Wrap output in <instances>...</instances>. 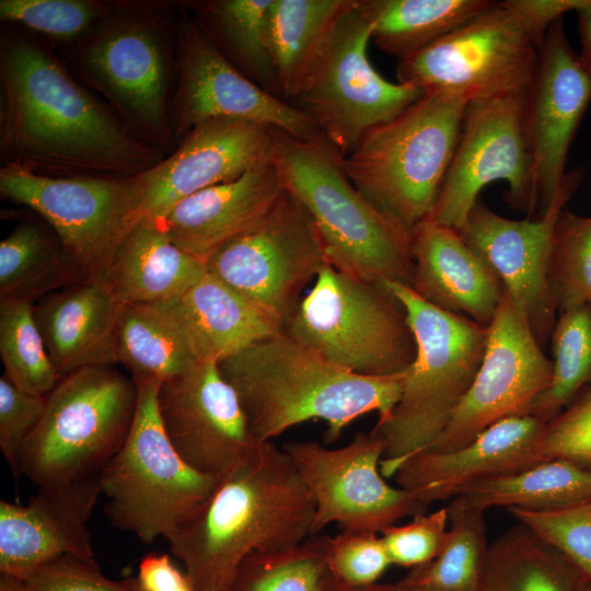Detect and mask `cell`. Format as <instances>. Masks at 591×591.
Here are the masks:
<instances>
[{
    "mask_svg": "<svg viewBox=\"0 0 591 591\" xmlns=\"http://www.w3.org/2000/svg\"><path fill=\"white\" fill-rule=\"evenodd\" d=\"M235 391L250 429L266 443L309 420H323L326 440L372 412L386 420L397 404L404 372L358 374L325 358L283 331L258 340L218 363Z\"/></svg>",
    "mask_w": 591,
    "mask_h": 591,
    "instance_id": "3957f363",
    "label": "cell"
},
{
    "mask_svg": "<svg viewBox=\"0 0 591 591\" xmlns=\"http://www.w3.org/2000/svg\"><path fill=\"white\" fill-rule=\"evenodd\" d=\"M324 138L273 128L271 161L285 188L309 213L334 268L371 282L412 287L410 231L367 199Z\"/></svg>",
    "mask_w": 591,
    "mask_h": 591,
    "instance_id": "277c9868",
    "label": "cell"
},
{
    "mask_svg": "<svg viewBox=\"0 0 591 591\" xmlns=\"http://www.w3.org/2000/svg\"><path fill=\"white\" fill-rule=\"evenodd\" d=\"M590 103L591 76L559 19L545 35L525 90L538 216L548 209L567 174L568 152Z\"/></svg>",
    "mask_w": 591,
    "mask_h": 591,
    "instance_id": "ffe728a7",
    "label": "cell"
},
{
    "mask_svg": "<svg viewBox=\"0 0 591 591\" xmlns=\"http://www.w3.org/2000/svg\"><path fill=\"white\" fill-rule=\"evenodd\" d=\"M542 456L567 460L591 472V385L546 422Z\"/></svg>",
    "mask_w": 591,
    "mask_h": 591,
    "instance_id": "bcb514c9",
    "label": "cell"
},
{
    "mask_svg": "<svg viewBox=\"0 0 591 591\" xmlns=\"http://www.w3.org/2000/svg\"><path fill=\"white\" fill-rule=\"evenodd\" d=\"M90 71L121 107L159 140L170 136L163 57L153 35L125 25L103 33L86 53Z\"/></svg>",
    "mask_w": 591,
    "mask_h": 591,
    "instance_id": "83f0119b",
    "label": "cell"
},
{
    "mask_svg": "<svg viewBox=\"0 0 591 591\" xmlns=\"http://www.w3.org/2000/svg\"><path fill=\"white\" fill-rule=\"evenodd\" d=\"M549 384L533 402L530 415L548 422L591 385V305L558 314L552 336Z\"/></svg>",
    "mask_w": 591,
    "mask_h": 591,
    "instance_id": "74e56055",
    "label": "cell"
},
{
    "mask_svg": "<svg viewBox=\"0 0 591 591\" xmlns=\"http://www.w3.org/2000/svg\"><path fill=\"white\" fill-rule=\"evenodd\" d=\"M580 38V59L591 76V2L576 12Z\"/></svg>",
    "mask_w": 591,
    "mask_h": 591,
    "instance_id": "816d5d0a",
    "label": "cell"
},
{
    "mask_svg": "<svg viewBox=\"0 0 591 591\" xmlns=\"http://www.w3.org/2000/svg\"><path fill=\"white\" fill-rule=\"evenodd\" d=\"M273 128L248 120L216 118L189 130L178 149L128 177L139 220L161 222L182 200L239 178L271 161Z\"/></svg>",
    "mask_w": 591,
    "mask_h": 591,
    "instance_id": "ac0fdd59",
    "label": "cell"
},
{
    "mask_svg": "<svg viewBox=\"0 0 591 591\" xmlns=\"http://www.w3.org/2000/svg\"><path fill=\"white\" fill-rule=\"evenodd\" d=\"M282 449L314 498V534L329 523L379 533L404 517L427 511L412 493L384 480V443L373 431L357 432L340 448L289 441Z\"/></svg>",
    "mask_w": 591,
    "mask_h": 591,
    "instance_id": "9a60e30c",
    "label": "cell"
},
{
    "mask_svg": "<svg viewBox=\"0 0 591 591\" xmlns=\"http://www.w3.org/2000/svg\"><path fill=\"white\" fill-rule=\"evenodd\" d=\"M584 172L581 166L567 172L553 202L536 219L505 218L479 199L457 230L497 275L542 347L549 341L558 314L548 283L553 231Z\"/></svg>",
    "mask_w": 591,
    "mask_h": 591,
    "instance_id": "e0dca14e",
    "label": "cell"
},
{
    "mask_svg": "<svg viewBox=\"0 0 591 591\" xmlns=\"http://www.w3.org/2000/svg\"><path fill=\"white\" fill-rule=\"evenodd\" d=\"M34 303L0 300V357L3 376L22 392L46 396L61 379L37 326Z\"/></svg>",
    "mask_w": 591,
    "mask_h": 591,
    "instance_id": "f35d334b",
    "label": "cell"
},
{
    "mask_svg": "<svg viewBox=\"0 0 591 591\" xmlns=\"http://www.w3.org/2000/svg\"><path fill=\"white\" fill-rule=\"evenodd\" d=\"M101 14V5L82 0H1L2 21L68 38L84 32Z\"/></svg>",
    "mask_w": 591,
    "mask_h": 591,
    "instance_id": "7bdbcfd3",
    "label": "cell"
},
{
    "mask_svg": "<svg viewBox=\"0 0 591 591\" xmlns=\"http://www.w3.org/2000/svg\"><path fill=\"white\" fill-rule=\"evenodd\" d=\"M448 506L430 513H419L404 525H391L382 540L391 563L403 567H418L432 560L448 536Z\"/></svg>",
    "mask_w": 591,
    "mask_h": 591,
    "instance_id": "f6af8a7d",
    "label": "cell"
},
{
    "mask_svg": "<svg viewBox=\"0 0 591 591\" xmlns=\"http://www.w3.org/2000/svg\"><path fill=\"white\" fill-rule=\"evenodd\" d=\"M0 591H33L27 583L18 577L0 573Z\"/></svg>",
    "mask_w": 591,
    "mask_h": 591,
    "instance_id": "db71d44e",
    "label": "cell"
},
{
    "mask_svg": "<svg viewBox=\"0 0 591 591\" xmlns=\"http://www.w3.org/2000/svg\"><path fill=\"white\" fill-rule=\"evenodd\" d=\"M1 196L39 213L84 280H104L129 231L140 221L127 178L49 176L9 162Z\"/></svg>",
    "mask_w": 591,
    "mask_h": 591,
    "instance_id": "4fadbf2b",
    "label": "cell"
},
{
    "mask_svg": "<svg viewBox=\"0 0 591 591\" xmlns=\"http://www.w3.org/2000/svg\"><path fill=\"white\" fill-rule=\"evenodd\" d=\"M552 372L553 361L505 293L488 326L485 354L473 384L440 436L422 450L453 451L499 420L529 415L533 402L549 384Z\"/></svg>",
    "mask_w": 591,
    "mask_h": 591,
    "instance_id": "2e32d148",
    "label": "cell"
},
{
    "mask_svg": "<svg viewBox=\"0 0 591 591\" xmlns=\"http://www.w3.org/2000/svg\"><path fill=\"white\" fill-rule=\"evenodd\" d=\"M373 22L371 0H359L339 22L305 90L290 103L343 158L370 129L391 120L424 94L413 84L386 80L372 66L368 46Z\"/></svg>",
    "mask_w": 591,
    "mask_h": 591,
    "instance_id": "30bf717a",
    "label": "cell"
},
{
    "mask_svg": "<svg viewBox=\"0 0 591 591\" xmlns=\"http://www.w3.org/2000/svg\"><path fill=\"white\" fill-rule=\"evenodd\" d=\"M116 357L131 378H151L160 383L197 362L178 324L161 303L123 304Z\"/></svg>",
    "mask_w": 591,
    "mask_h": 591,
    "instance_id": "d6a6232c",
    "label": "cell"
},
{
    "mask_svg": "<svg viewBox=\"0 0 591 591\" xmlns=\"http://www.w3.org/2000/svg\"><path fill=\"white\" fill-rule=\"evenodd\" d=\"M181 78L177 132L216 118H234L282 130L301 139L323 138L292 104L245 77L189 18L178 35Z\"/></svg>",
    "mask_w": 591,
    "mask_h": 591,
    "instance_id": "44dd1931",
    "label": "cell"
},
{
    "mask_svg": "<svg viewBox=\"0 0 591 591\" xmlns=\"http://www.w3.org/2000/svg\"><path fill=\"white\" fill-rule=\"evenodd\" d=\"M38 488L26 505L0 500V573L24 579L63 555L95 560L88 522L102 494L99 474Z\"/></svg>",
    "mask_w": 591,
    "mask_h": 591,
    "instance_id": "7402d4cb",
    "label": "cell"
},
{
    "mask_svg": "<svg viewBox=\"0 0 591 591\" xmlns=\"http://www.w3.org/2000/svg\"><path fill=\"white\" fill-rule=\"evenodd\" d=\"M381 285L404 306L416 344L397 404L371 430L384 443L380 471L391 477L449 424L480 367L488 327L429 304L406 285Z\"/></svg>",
    "mask_w": 591,
    "mask_h": 591,
    "instance_id": "5b68a950",
    "label": "cell"
},
{
    "mask_svg": "<svg viewBox=\"0 0 591 591\" xmlns=\"http://www.w3.org/2000/svg\"><path fill=\"white\" fill-rule=\"evenodd\" d=\"M359 0H273L267 39L279 96L291 103L308 86L341 19Z\"/></svg>",
    "mask_w": 591,
    "mask_h": 591,
    "instance_id": "f546056e",
    "label": "cell"
},
{
    "mask_svg": "<svg viewBox=\"0 0 591 591\" xmlns=\"http://www.w3.org/2000/svg\"><path fill=\"white\" fill-rule=\"evenodd\" d=\"M131 379L138 391L134 422L121 449L99 477L111 524L150 544L195 517L221 476L197 472L173 448L158 412L160 382Z\"/></svg>",
    "mask_w": 591,
    "mask_h": 591,
    "instance_id": "ba28073f",
    "label": "cell"
},
{
    "mask_svg": "<svg viewBox=\"0 0 591 591\" xmlns=\"http://www.w3.org/2000/svg\"><path fill=\"white\" fill-rule=\"evenodd\" d=\"M525 90L467 104L432 219L460 230L483 188L497 181L507 184V202L531 218L538 200L525 127Z\"/></svg>",
    "mask_w": 591,
    "mask_h": 591,
    "instance_id": "8fae6325",
    "label": "cell"
},
{
    "mask_svg": "<svg viewBox=\"0 0 591 591\" xmlns=\"http://www.w3.org/2000/svg\"><path fill=\"white\" fill-rule=\"evenodd\" d=\"M541 46L501 1L422 50L398 59L397 82L467 103L524 91Z\"/></svg>",
    "mask_w": 591,
    "mask_h": 591,
    "instance_id": "7c38bea8",
    "label": "cell"
},
{
    "mask_svg": "<svg viewBox=\"0 0 591 591\" xmlns=\"http://www.w3.org/2000/svg\"><path fill=\"white\" fill-rule=\"evenodd\" d=\"M322 591H391V584L350 586L336 579L327 569Z\"/></svg>",
    "mask_w": 591,
    "mask_h": 591,
    "instance_id": "f5cc1de1",
    "label": "cell"
},
{
    "mask_svg": "<svg viewBox=\"0 0 591 591\" xmlns=\"http://www.w3.org/2000/svg\"><path fill=\"white\" fill-rule=\"evenodd\" d=\"M545 425L530 414L508 417L462 448L448 452L421 450L398 467L396 483L427 507L454 498L470 486L543 461Z\"/></svg>",
    "mask_w": 591,
    "mask_h": 591,
    "instance_id": "603a6c76",
    "label": "cell"
},
{
    "mask_svg": "<svg viewBox=\"0 0 591 591\" xmlns=\"http://www.w3.org/2000/svg\"><path fill=\"white\" fill-rule=\"evenodd\" d=\"M283 189L281 177L269 161L236 179L187 197L161 224L176 246L207 263L221 246L256 224Z\"/></svg>",
    "mask_w": 591,
    "mask_h": 591,
    "instance_id": "d4e9b609",
    "label": "cell"
},
{
    "mask_svg": "<svg viewBox=\"0 0 591 591\" xmlns=\"http://www.w3.org/2000/svg\"><path fill=\"white\" fill-rule=\"evenodd\" d=\"M328 265L318 233L304 207L286 188L251 229L207 260L210 274L283 325L303 288Z\"/></svg>",
    "mask_w": 591,
    "mask_h": 591,
    "instance_id": "5bb4252c",
    "label": "cell"
},
{
    "mask_svg": "<svg viewBox=\"0 0 591 591\" xmlns=\"http://www.w3.org/2000/svg\"><path fill=\"white\" fill-rule=\"evenodd\" d=\"M501 2L542 46L547 31L556 21L563 19L569 11L576 13L591 0H505Z\"/></svg>",
    "mask_w": 591,
    "mask_h": 591,
    "instance_id": "681fc988",
    "label": "cell"
},
{
    "mask_svg": "<svg viewBox=\"0 0 591 591\" xmlns=\"http://www.w3.org/2000/svg\"><path fill=\"white\" fill-rule=\"evenodd\" d=\"M207 263L176 246L161 222L142 219L118 246L104 281L123 303L175 299L206 273Z\"/></svg>",
    "mask_w": 591,
    "mask_h": 591,
    "instance_id": "f1b7e54d",
    "label": "cell"
},
{
    "mask_svg": "<svg viewBox=\"0 0 591 591\" xmlns=\"http://www.w3.org/2000/svg\"><path fill=\"white\" fill-rule=\"evenodd\" d=\"M185 335L198 362L227 359L283 331V322L207 273L179 297L160 302Z\"/></svg>",
    "mask_w": 591,
    "mask_h": 591,
    "instance_id": "4316f807",
    "label": "cell"
},
{
    "mask_svg": "<svg viewBox=\"0 0 591 591\" xmlns=\"http://www.w3.org/2000/svg\"><path fill=\"white\" fill-rule=\"evenodd\" d=\"M467 104L424 92L360 139L343 159L347 176L367 199L410 231L432 212Z\"/></svg>",
    "mask_w": 591,
    "mask_h": 591,
    "instance_id": "8992f818",
    "label": "cell"
},
{
    "mask_svg": "<svg viewBox=\"0 0 591 591\" xmlns=\"http://www.w3.org/2000/svg\"><path fill=\"white\" fill-rule=\"evenodd\" d=\"M141 591H195L186 573L181 572L166 554H148L137 577Z\"/></svg>",
    "mask_w": 591,
    "mask_h": 591,
    "instance_id": "f907efd6",
    "label": "cell"
},
{
    "mask_svg": "<svg viewBox=\"0 0 591 591\" xmlns=\"http://www.w3.org/2000/svg\"><path fill=\"white\" fill-rule=\"evenodd\" d=\"M33 591H141L137 578L109 579L96 560L60 556L23 579Z\"/></svg>",
    "mask_w": 591,
    "mask_h": 591,
    "instance_id": "7dc6e473",
    "label": "cell"
},
{
    "mask_svg": "<svg viewBox=\"0 0 591 591\" xmlns=\"http://www.w3.org/2000/svg\"><path fill=\"white\" fill-rule=\"evenodd\" d=\"M314 519V498L291 457L269 441L222 475L199 512L165 540L195 591H227L247 555L303 543Z\"/></svg>",
    "mask_w": 591,
    "mask_h": 591,
    "instance_id": "7a4b0ae2",
    "label": "cell"
},
{
    "mask_svg": "<svg viewBox=\"0 0 591 591\" xmlns=\"http://www.w3.org/2000/svg\"><path fill=\"white\" fill-rule=\"evenodd\" d=\"M517 521L561 552L591 581V498L559 509H507Z\"/></svg>",
    "mask_w": 591,
    "mask_h": 591,
    "instance_id": "b9f144b4",
    "label": "cell"
},
{
    "mask_svg": "<svg viewBox=\"0 0 591 591\" xmlns=\"http://www.w3.org/2000/svg\"><path fill=\"white\" fill-rule=\"evenodd\" d=\"M449 530L443 547L430 561L410 568L395 584L405 591H477L488 543L485 511L462 496L448 506Z\"/></svg>",
    "mask_w": 591,
    "mask_h": 591,
    "instance_id": "d590c367",
    "label": "cell"
},
{
    "mask_svg": "<svg viewBox=\"0 0 591 591\" xmlns=\"http://www.w3.org/2000/svg\"><path fill=\"white\" fill-rule=\"evenodd\" d=\"M459 496L484 511L493 507L554 510L591 498V472L567 460L548 459L470 486Z\"/></svg>",
    "mask_w": 591,
    "mask_h": 591,
    "instance_id": "836d02e7",
    "label": "cell"
},
{
    "mask_svg": "<svg viewBox=\"0 0 591 591\" xmlns=\"http://www.w3.org/2000/svg\"><path fill=\"white\" fill-rule=\"evenodd\" d=\"M327 536L275 552H254L239 565L227 591H322Z\"/></svg>",
    "mask_w": 591,
    "mask_h": 591,
    "instance_id": "ab89813d",
    "label": "cell"
},
{
    "mask_svg": "<svg viewBox=\"0 0 591 591\" xmlns=\"http://www.w3.org/2000/svg\"><path fill=\"white\" fill-rule=\"evenodd\" d=\"M391 591H405V590L401 589L399 587H397V586L394 583V584H391Z\"/></svg>",
    "mask_w": 591,
    "mask_h": 591,
    "instance_id": "9f6ffc18",
    "label": "cell"
},
{
    "mask_svg": "<svg viewBox=\"0 0 591 591\" xmlns=\"http://www.w3.org/2000/svg\"><path fill=\"white\" fill-rule=\"evenodd\" d=\"M84 281L53 230L18 224L0 243V300L39 299Z\"/></svg>",
    "mask_w": 591,
    "mask_h": 591,
    "instance_id": "1f68e13d",
    "label": "cell"
},
{
    "mask_svg": "<svg viewBox=\"0 0 591 591\" xmlns=\"http://www.w3.org/2000/svg\"><path fill=\"white\" fill-rule=\"evenodd\" d=\"M283 332L331 361L368 376L405 372L416 356L402 303L383 285L329 264L285 322Z\"/></svg>",
    "mask_w": 591,
    "mask_h": 591,
    "instance_id": "9c48e42d",
    "label": "cell"
},
{
    "mask_svg": "<svg viewBox=\"0 0 591 591\" xmlns=\"http://www.w3.org/2000/svg\"><path fill=\"white\" fill-rule=\"evenodd\" d=\"M1 144L35 173L123 178L158 163L37 45L5 39L1 48Z\"/></svg>",
    "mask_w": 591,
    "mask_h": 591,
    "instance_id": "6da1fadb",
    "label": "cell"
},
{
    "mask_svg": "<svg viewBox=\"0 0 591 591\" xmlns=\"http://www.w3.org/2000/svg\"><path fill=\"white\" fill-rule=\"evenodd\" d=\"M581 578L561 552L519 523L488 545L477 591H577Z\"/></svg>",
    "mask_w": 591,
    "mask_h": 591,
    "instance_id": "4dcf8cb0",
    "label": "cell"
},
{
    "mask_svg": "<svg viewBox=\"0 0 591 591\" xmlns=\"http://www.w3.org/2000/svg\"><path fill=\"white\" fill-rule=\"evenodd\" d=\"M123 303L104 280H84L34 303L49 359L60 378L89 367L114 366Z\"/></svg>",
    "mask_w": 591,
    "mask_h": 591,
    "instance_id": "484cf974",
    "label": "cell"
},
{
    "mask_svg": "<svg viewBox=\"0 0 591 591\" xmlns=\"http://www.w3.org/2000/svg\"><path fill=\"white\" fill-rule=\"evenodd\" d=\"M326 564L336 579L356 587L376 583L392 565L382 537L358 530L327 536Z\"/></svg>",
    "mask_w": 591,
    "mask_h": 591,
    "instance_id": "ee69618b",
    "label": "cell"
},
{
    "mask_svg": "<svg viewBox=\"0 0 591 591\" xmlns=\"http://www.w3.org/2000/svg\"><path fill=\"white\" fill-rule=\"evenodd\" d=\"M577 591H591V581L582 577Z\"/></svg>",
    "mask_w": 591,
    "mask_h": 591,
    "instance_id": "11a10c76",
    "label": "cell"
},
{
    "mask_svg": "<svg viewBox=\"0 0 591 591\" xmlns=\"http://www.w3.org/2000/svg\"><path fill=\"white\" fill-rule=\"evenodd\" d=\"M46 396L20 391L0 378V449L14 479L19 478L22 445L43 416Z\"/></svg>",
    "mask_w": 591,
    "mask_h": 591,
    "instance_id": "c3c4849f",
    "label": "cell"
},
{
    "mask_svg": "<svg viewBox=\"0 0 591 591\" xmlns=\"http://www.w3.org/2000/svg\"><path fill=\"white\" fill-rule=\"evenodd\" d=\"M548 283L558 314L591 305V216L566 207L560 211L553 231Z\"/></svg>",
    "mask_w": 591,
    "mask_h": 591,
    "instance_id": "60d3db41",
    "label": "cell"
},
{
    "mask_svg": "<svg viewBox=\"0 0 591 591\" xmlns=\"http://www.w3.org/2000/svg\"><path fill=\"white\" fill-rule=\"evenodd\" d=\"M159 416L173 448L197 472L222 476L258 443L239 397L216 362H196L160 383Z\"/></svg>",
    "mask_w": 591,
    "mask_h": 591,
    "instance_id": "d6986e66",
    "label": "cell"
},
{
    "mask_svg": "<svg viewBox=\"0 0 591 591\" xmlns=\"http://www.w3.org/2000/svg\"><path fill=\"white\" fill-rule=\"evenodd\" d=\"M412 290L429 304L488 327L505 294L488 264L461 233L430 216L410 230Z\"/></svg>",
    "mask_w": 591,
    "mask_h": 591,
    "instance_id": "cb8c5ba5",
    "label": "cell"
},
{
    "mask_svg": "<svg viewBox=\"0 0 591 591\" xmlns=\"http://www.w3.org/2000/svg\"><path fill=\"white\" fill-rule=\"evenodd\" d=\"M271 1L207 2L202 8L205 26L200 28L245 77L280 97L267 39Z\"/></svg>",
    "mask_w": 591,
    "mask_h": 591,
    "instance_id": "8d00e7d4",
    "label": "cell"
},
{
    "mask_svg": "<svg viewBox=\"0 0 591 591\" xmlns=\"http://www.w3.org/2000/svg\"><path fill=\"white\" fill-rule=\"evenodd\" d=\"M138 391L114 366L62 376L46 395L38 424L20 452V471L38 487L99 474L121 449L134 422Z\"/></svg>",
    "mask_w": 591,
    "mask_h": 591,
    "instance_id": "52a82bcc",
    "label": "cell"
},
{
    "mask_svg": "<svg viewBox=\"0 0 591 591\" xmlns=\"http://www.w3.org/2000/svg\"><path fill=\"white\" fill-rule=\"evenodd\" d=\"M491 0H371V40L398 59L416 54L465 25Z\"/></svg>",
    "mask_w": 591,
    "mask_h": 591,
    "instance_id": "e575fe53",
    "label": "cell"
}]
</instances>
